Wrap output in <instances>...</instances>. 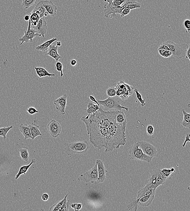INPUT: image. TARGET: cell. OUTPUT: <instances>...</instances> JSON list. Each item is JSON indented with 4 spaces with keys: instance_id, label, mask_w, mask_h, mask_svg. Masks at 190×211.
<instances>
[{
    "instance_id": "6da1fadb",
    "label": "cell",
    "mask_w": 190,
    "mask_h": 211,
    "mask_svg": "<svg viewBox=\"0 0 190 211\" xmlns=\"http://www.w3.org/2000/svg\"><path fill=\"white\" fill-rule=\"evenodd\" d=\"M66 152L68 154H81L86 153L89 150V145L86 140L64 143Z\"/></svg>"
},
{
    "instance_id": "7a4b0ae2",
    "label": "cell",
    "mask_w": 190,
    "mask_h": 211,
    "mask_svg": "<svg viewBox=\"0 0 190 211\" xmlns=\"http://www.w3.org/2000/svg\"><path fill=\"white\" fill-rule=\"evenodd\" d=\"M98 102L105 111H122V109H125L127 112L129 111V108L121 105L120 101L115 97H108L105 100H98Z\"/></svg>"
},
{
    "instance_id": "3957f363",
    "label": "cell",
    "mask_w": 190,
    "mask_h": 211,
    "mask_svg": "<svg viewBox=\"0 0 190 211\" xmlns=\"http://www.w3.org/2000/svg\"><path fill=\"white\" fill-rule=\"evenodd\" d=\"M165 43L167 47V50L172 52L173 57L180 59L185 56L186 52L189 45L187 44L178 45L170 40H168Z\"/></svg>"
},
{
    "instance_id": "277c9868",
    "label": "cell",
    "mask_w": 190,
    "mask_h": 211,
    "mask_svg": "<svg viewBox=\"0 0 190 211\" xmlns=\"http://www.w3.org/2000/svg\"><path fill=\"white\" fill-rule=\"evenodd\" d=\"M129 158L151 163L152 158L144 154L139 147L138 142H136L129 148Z\"/></svg>"
},
{
    "instance_id": "5b68a950",
    "label": "cell",
    "mask_w": 190,
    "mask_h": 211,
    "mask_svg": "<svg viewBox=\"0 0 190 211\" xmlns=\"http://www.w3.org/2000/svg\"><path fill=\"white\" fill-rule=\"evenodd\" d=\"M98 179L97 164L95 163L94 166L86 173L81 174L78 177V180L84 182H90L95 183Z\"/></svg>"
},
{
    "instance_id": "8992f818",
    "label": "cell",
    "mask_w": 190,
    "mask_h": 211,
    "mask_svg": "<svg viewBox=\"0 0 190 211\" xmlns=\"http://www.w3.org/2000/svg\"><path fill=\"white\" fill-rule=\"evenodd\" d=\"M112 0H104L105 2L108 3V4L104 5V13L105 17L107 18L110 15H111L110 18L114 16H116V13L120 14L122 11L125 9L123 5L114 7L112 5Z\"/></svg>"
},
{
    "instance_id": "52a82bcc",
    "label": "cell",
    "mask_w": 190,
    "mask_h": 211,
    "mask_svg": "<svg viewBox=\"0 0 190 211\" xmlns=\"http://www.w3.org/2000/svg\"><path fill=\"white\" fill-rule=\"evenodd\" d=\"M28 21V27L27 31L24 32V35L22 38L19 39V41L21 42L20 45H23L24 42L28 43L29 41L31 43L32 42L33 39L37 36L39 37L42 36L31 27V22L30 20Z\"/></svg>"
},
{
    "instance_id": "ba28073f",
    "label": "cell",
    "mask_w": 190,
    "mask_h": 211,
    "mask_svg": "<svg viewBox=\"0 0 190 211\" xmlns=\"http://www.w3.org/2000/svg\"><path fill=\"white\" fill-rule=\"evenodd\" d=\"M137 142L139 147L146 155L152 158L156 156L157 151L155 146L148 142L140 141Z\"/></svg>"
},
{
    "instance_id": "9c48e42d",
    "label": "cell",
    "mask_w": 190,
    "mask_h": 211,
    "mask_svg": "<svg viewBox=\"0 0 190 211\" xmlns=\"http://www.w3.org/2000/svg\"><path fill=\"white\" fill-rule=\"evenodd\" d=\"M47 129L51 136L54 138L60 136L62 130L61 125L58 121L53 119L47 125Z\"/></svg>"
},
{
    "instance_id": "30bf717a",
    "label": "cell",
    "mask_w": 190,
    "mask_h": 211,
    "mask_svg": "<svg viewBox=\"0 0 190 211\" xmlns=\"http://www.w3.org/2000/svg\"><path fill=\"white\" fill-rule=\"evenodd\" d=\"M116 96L122 100H126L129 96V92L126 88V83L123 81H120L115 86Z\"/></svg>"
},
{
    "instance_id": "8fae6325",
    "label": "cell",
    "mask_w": 190,
    "mask_h": 211,
    "mask_svg": "<svg viewBox=\"0 0 190 211\" xmlns=\"http://www.w3.org/2000/svg\"><path fill=\"white\" fill-rule=\"evenodd\" d=\"M67 98V95L64 94L55 100L54 102L56 109L62 115H64L65 114Z\"/></svg>"
},
{
    "instance_id": "7c38bea8",
    "label": "cell",
    "mask_w": 190,
    "mask_h": 211,
    "mask_svg": "<svg viewBox=\"0 0 190 211\" xmlns=\"http://www.w3.org/2000/svg\"><path fill=\"white\" fill-rule=\"evenodd\" d=\"M97 164L98 173V179L95 184L103 183L105 179L106 173L107 171L104 166V163L101 160L98 159L96 161Z\"/></svg>"
},
{
    "instance_id": "4fadbf2b",
    "label": "cell",
    "mask_w": 190,
    "mask_h": 211,
    "mask_svg": "<svg viewBox=\"0 0 190 211\" xmlns=\"http://www.w3.org/2000/svg\"><path fill=\"white\" fill-rule=\"evenodd\" d=\"M32 28H33L38 34L42 36L43 38H44V36L46 34L48 29L47 24L44 18H41L37 23V25Z\"/></svg>"
},
{
    "instance_id": "5bb4252c",
    "label": "cell",
    "mask_w": 190,
    "mask_h": 211,
    "mask_svg": "<svg viewBox=\"0 0 190 211\" xmlns=\"http://www.w3.org/2000/svg\"><path fill=\"white\" fill-rule=\"evenodd\" d=\"M43 5L47 12L52 17L55 16L57 13V7L53 3L52 1L49 0H43Z\"/></svg>"
},
{
    "instance_id": "9a60e30c",
    "label": "cell",
    "mask_w": 190,
    "mask_h": 211,
    "mask_svg": "<svg viewBox=\"0 0 190 211\" xmlns=\"http://www.w3.org/2000/svg\"><path fill=\"white\" fill-rule=\"evenodd\" d=\"M59 47L55 45H52L49 46L46 55L51 56L55 59L56 62L59 61V59H62V56L58 53Z\"/></svg>"
},
{
    "instance_id": "2e32d148",
    "label": "cell",
    "mask_w": 190,
    "mask_h": 211,
    "mask_svg": "<svg viewBox=\"0 0 190 211\" xmlns=\"http://www.w3.org/2000/svg\"><path fill=\"white\" fill-rule=\"evenodd\" d=\"M155 189L151 188V187L146 185L145 187L139 190L137 193L136 199L139 200L141 197L150 195H155Z\"/></svg>"
},
{
    "instance_id": "e0dca14e",
    "label": "cell",
    "mask_w": 190,
    "mask_h": 211,
    "mask_svg": "<svg viewBox=\"0 0 190 211\" xmlns=\"http://www.w3.org/2000/svg\"><path fill=\"white\" fill-rule=\"evenodd\" d=\"M116 121L118 125L122 127L126 128L127 121L124 113L123 111H117L116 117Z\"/></svg>"
},
{
    "instance_id": "ac0fdd59",
    "label": "cell",
    "mask_w": 190,
    "mask_h": 211,
    "mask_svg": "<svg viewBox=\"0 0 190 211\" xmlns=\"http://www.w3.org/2000/svg\"><path fill=\"white\" fill-rule=\"evenodd\" d=\"M155 195L146 196L138 200V205L142 207H148L152 203Z\"/></svg>"
},
{
    "instance_id": "d6986e66",
    "label": "cell",
    "mask_w": 190,
    "mask_h": 211,
    "mask_svg": "<svg viewBox=\"0 0 190 211\" xmlns=\"http://www.w3.org/2000/svg\"><path fill=\"white\" fill-rule=\"evenodd\" d=\"M20 131L21 132L24 137L25 140L28 139H33L29 125L26 124H21L19 126Z\"/></svg>"
},
{
    "instance_id": "ffe728a7",
    "label": "cell",
    "mask_w": 190,
    "mask_h": 211,
    "mask_svg": "<svg viewBox=\"0 0 190 211\" xmlns=\"http://www.w3.org/2000/svg\"><path fill=\"white\" fill-rule=\"evenodd\" d=\"M57 38H53L48 40L45 41L42 45H38L35 48V49L41 51L43 52H46L48 50L49 46L52 45L53 42L57 41Z\"/></svg>"
},
{
    "instance_id": "44dd1931",
    "label": "cell",
    "mask_w": 190,
    "mask_h": 211,
    "mask_svg": "<svg viewBox=\"0 0 190 211\" xmlns=\"http://www.w3.org/2000/svg\"><path fill=\"white\" fill-rule=\"evenodd\" d=\"M36 162V160L35 159H33L32 160L31 162H30L28 165H23L20 166V169H19L18 172L17 174L16 175L15 179L16 180H18V178L20 177V176L22 174L25 175L26 173L28 171V169H29V168L31 166V165H32L33 164L35 163Z\"/></svg>"
},
{
    "instance_id": "7402d4cb",
    "label": "cell",
    "mask_w": 190,
    "mask_h": 211,
    "mask_svg": "<svg viewBox=\"0 0 190 211\" xmlns=\"http://www.w3.org/2000/svg\"><path fill=\"white\" fill-rule=\"evenodd\" d=\"M29 125V127L30 131H31L32 136L33 139L34 140L36 137L38 136H42V134L39 129V126L33 122H32Z\"/></svg>"
},
{
    "instance_id": "603a6c76",
    "label": "cell",
    "mask_w": 190,
    "mask_h": 211,
    "mask_svg": "<svg viewBox=\"0 0 190 211\" xmlns=\"http://www.w3.org/2000/svg\"><path fill=\"white\" fill-rule=\"evenodd\" d=\"M35 69L37 76L40 78L46 76H55V74L49 73L43 67H35Z\"/></svg>"
},
{
    "instance_id": "cb8c5ba5",
    "label": "cell",
    "mask_w": 190,
    "mask_h": 211,
    "mask_svg": "<svg viewBox=\"0 0 190 211\" xmlns=\"http://www.w3.org/2000/svg\"><path fill=\"white\" fill-rule=\"evenodd\" d=\"M43 0H42L39 2L36 5L35 8L32 11V12H35L39 15L41 18L44 17V16L45 12H46L45 8L43 5Z\"/></svg>"
},
{
    "instance_id": "d4e9b609",
    "label": "cell",
    "mask_w": 190,
    "mask_h": 211,
    "mask_svg": "<svg viewBox=\"0 0 190 211\" xmlns=\"http://www.w3.org/2000/svg\"><path fill=\"white\" fill-rule=\"evenodd\" d=\"M125 8H129L131 9H134L141 8V4L137 2L136 0H125L123 3Z\"/></svg>"
},
{
    "instance_id": "484cf974",
    "label": "cell",
    "mask_w": 190,
    "mask_h": 211,
    "mask_svg": "<svg viewBox=\"0 0 190 211\" xmlns=\"http://www.w3.org/2000/svg\"><path fill=\"white\" fill-rule=\"evenodd\" d=\"M183 114V119L182 122L181 123V125L184 128H190V113H187L185 110H182Z\"/></svg>"
},
{
    "instance_id": "4316f807",
    "label": "cell",
    "mask_w": 190,
    "mask_h": 211,
    "mask_svg": "<svg viewBox=\"0 0 190 211\" xmlns=\"http://www.w3.org/2000/svg\"><path fill=\"white\" fill-rule=\"evenodd\" d=\"M100 104H95L90 102L87 105V109L86 110L88 115L93 114L100 109Z\"/></svg>"
},
{
    "instance_id": "83f0119b",
    "label": "cell",
    "mask_w": 190,
    "mask_h": 211,
    "mask_svg": "<svg viewBox=\"0 0 190 211\" xmlns=\"http://www.w3.org/2000/svg\"><path fill=\"white\" fill-rule=\"evenodd\" d=\"M20 158L25 162H28L29 160L30 155L27 147H23L20 149Z\"/></svg>"
},
{
    "instance_id": "f1b7e54d",
    "label": "cell",
    "mask_w": 190,
    "mask_h": 211,
    "mask_svg": "<svg viewBox=\"0 0 190 211\" xmlns=\"http://www.w3.org/2000/svg\"><path fill=\"white\" fill-rule=\"evenodd\" d=\"M41 18L40 16L38 13L35 12H31L30 13V20L31 22V27H33L36 26L37 23Z\"/></svg>"
},
{
    "instance_id": "f546056e",
    "label": "cell",
    "mask_w": 190,
    "mask_h": 211,
    "mask_svg": "<svg viewBox=\"0 0 190 211\" xmlns=\"http://www.w3.org/2000/svg\"><path fill=\"white\" fill-rule=\"evenodd\" d=\"M67 196H68V194H66V195L65 196V197H64V198H63V199L61 200V201H59V202H56V203L54 204L53 205H52V206L50 207V208H49V211H59V209L61 208L62 205H63V203H64V201L67 200Z\"/></svg>"
},
{
    "instance_id": "4dcf8cb0",
    "label": "cell",
    "mask_w": 190,
    "mask_h": 211,
    "mask_svg": "<svg viewBox=\"0 0 190 211\" xmlns=\"http://www.w3.org/2000/svg\"><path fill=\"white\" fill-rule=\"evenodd\" d=\"M138 205V200L136 198V199L129 201L128 203L127 208L129 210L133 209L134 210L137 211Z\"/></svg>"
},
{
    "instance_id": "1f68e13d",
    "label": "cell",
    "mask_w": 190,
    "mask_h": 211,
    "mask_svg": "<svg viewBox=\"0 0 190 211\" xmlns=\"http://www.w3.org/2000/svg\"><path fill=\"white\" fill-rule=\"evenodd\" d=\"M133 90H134L135 94H136V97L139 101L140 102L141 107H143L145 106L146 104V101L145 99L143 98L139 92L138 89L137 88H136Z\"/></svg>"
},
{
    "instance_id": "d6a6232c",
    "label": "cell",
    "mask_w": 190,
    "mask_h": 211,
    "mask_svg": "<svg viewBox=\"0 0 190 211\" xmlns=\"http://www.w3.org/2000/svg\"><path fill=\"white\" fill-rule=\"evenodd\" d=\"M13 125L9 127L0 128V136L3 137L4 140L6 139L7 135L11 129L13 128Z\"/></svg>"
},
{
    "instance_id": "836d02e7",
    "label": "cell",
    "mask_w": 190,
    "mask_h": 211,
    "mask_svg": "<svg viewBox=\"0 0 190 211\" xmlns=\"http://www.w3.org/2000/svg\"><path fill=\"white\" fill-rule=\"evenodd\" d=\"M37 0H23L22 6L24 9H27L33 5Z\"/></svg>"
},
{
    "instance_id": "e575fe53",
    "label": "cell",
    "mask_w": 190,
    "mask_h": 211,
    "mask_svg": "<svg viewBox=\"0 0 190 211\" xmlns=\"http://www.w3.org/2000/svg\"><path fill=\"white\" fill-rule=\"evenodd\" d=\"M158 53L162 57L165 58H168L172 56V54L170 50H167L164 49H158Z\"/></svg>"
},
{
    "instance_id": "d590c367",
    "label": "cell",
    "mask_w": 190,
    "mask_h": 211,
    "mask_svg": "<svg viewBox=\"0 0 190 211\" xmlns=\"http://www.w3.org/2000/svg\"><path fill=\"white\" fill-rule=\"evenodd\" d=\"M161 171H162V173H163L166 179H167L169 177H170L172 173H173V172H175V170L174 168L172 167L169 168V169L164 168V169L161 170Z\"/></svg>"
},
{
    "instance_id": "8d00e7d4",
    "label": "cell",
    "mask_w": 190,
    "mask_h": 211,
    "mask_svg": "<svg viewBox=\"0 0 190 211\" xmlns=\"http://www.w3.org/2000/svg\"><path fill=\"white\" fill-rule=\"evenodd\" d=\"M106 93L108 97H115L116 96V90L115 88L110 87L107 89Z\"/></svg>"
},
{
    "instance_id": "74e56055",
    "label": "cell",
    "mask_w": 190,
    "mask_h": 211,
    "mask_svg": "<svg viewBox=\"0 0 190 211\" xmlns=\"http://www.w3.org/2000/svg\"><path fill=\"white\" fill-rule=\"evenodd\" d=\"M167 179L165 178L158 177L156 180L155 183V187L156 189L159 186L162 185L165 183Z\"/></svg>"
},
{
    "instance_id": "f35d334b",
    "label": "cell",
    "mask_w": 190,
    "mask_h": 211,
    "mask_svg": "<svg viewBox=\"0 0 190 211\" xmlns=\"http://www.w3.org/2000/svg\"><path fill=\"white\" fill-rule=\"evenodd\" d=\"M70 204V201L69 200L67 201V200L64 201V203H63V205H62L61 208L59 209V211H67L69 210V205Z\"/></svg>"
},
{
    "instance_id": "ab89813d",
    "label": "cell",
    "mask_w": 190,
    "mask_h": 211,
    "mask_svg": "<svg viewBox=\"0 0 190 211\" xmlns=\"http://www.w3.org/2000/svg\"><path fill=\"white\" fill-rule=\"evenodd\" d=\"M55 69L57 71L60 72V76L62 77L63 76V65L60 62H56L55 63Z\"/></svg>"
},
{
    "instance_id": "60d3db41",
    "label": "cell",
    "mask_w": 190,
    "mask_h": 211,
    "mask_svg": "<svg viewBox=\"0 0 190 211\" xmlns=\"http://www.w3.org/2000/svg\"><path fill=\"white\" fill-rule=\"evenodd\" d=\"M183 26L185 29L186 33H189L190 32V20L189 19H186L183 23Z\"/></svg>"
},
{
    "instance_id": "b9f144b4",
    "label": "cell",
    "mask_w": 190,
    "mask_h": 211,
    "mask_svg": "<svg viewBox=\"0 0 190 211\" xmlns=\"http://www.w3.org/2000/svg\"><path fill=\"white\" fill-rule=\"evenodd\" d=\"M154 130H155V129L152 125H149L147 126L146 132L148 136H152L154 134Z\"/></svg>"
},
{
    "instance_id": "7bdbcfd3",
    "label": "cell",
    "mask_w": 190,
    "mask_h": 211,
    "mask_svg": "<svg viewBox=\"0 0 190 211\" xmlns=\"http://www.w3.org/2000/svg\"><path fill=\"white\" fill-rule=\"evenodd\" d=\"M125 1V0H113L112 1V5L114 7L120 6Z\"/></svg>"
},
{
    "instance_id": "ee69618b",
    "label": "cell",
    "mask_w": 190,
    "mask_h": 211,
    "mask_svg": "<svg viewBox=\"0 0 190 211\" xmlns=\"http://www.w3.org/2000/svg\"><path fill=\"white\" fill-rule=\"evenodd\" d=\"M26 111L30 114L31 115H33L38 113V111L33 107H30L28 108H27Z\"/></svg>"
},
{
    "instance_id": "f6af8a7d",
    "label": "cell",
    "mask_w": 190,
    "mask_h": 211,
    "mask_svg": "<svg viewBox=\"0 0 190 211\" xmlns=\"http://www.w3.org/2000/svg\"><path fill=\"white\" fill-rule=\"evenodd\" d=\"M131 9H129V8H125V9L122 11V12H121L120 14L121 17L122 18L124 17V16L129 15L131 12Z\"/></svg>"
},
{
    "instance_id": "bcb514c9",
    "label": "cell",
    "mask_w": 190,
    "mask_h": 211,
    "mask_svg": "<svg viewBox=\"0 0 190 211\" xmlns=\"http://www.w3.org/2000/svg\"><path fill=\"white\" fill-rule=\"evenodd\" d=\"M190 135L189 134H188L186 135V136L185 140H184V143H183L182 144V146L183 147H185L186 144V143L187 142H190Z\"/></svg>"
},
{
    "instance_id": "7dc6e473",
    "label": "cell",
    "mask_w": 190,
    "mask_h": 211,
    "mask_svg": "<svg viewBox=\"0 0 190 211\" xmlns=\"http://www.w3.org/2000/svg\"><path fill=\"white\" fill-rule=\"evenodd\" d=\"M185 57L186 58L188 59V60L190 61V46L188 45V49H187L186 52Z\"/></svg>"
},
{
    "instance_id": "c3c4849f",
    "label": "cell",
    "mask_w": 190,
    "mask_h": 211,
    "mask_svg": "<svg viewBox=\"0 0 190 211\" xmlns=\"http://www.w3.org/2000/svg\"><path fill=\"white\" fill-rule=\"evenodd\" d=\"M49 196L48 194L46 193H44L42 195V198L43 200L44 201H47L49 200Z\"/></svg>"
},
{
    "instance_id": "681fc988",
    "label": "cell",
    "mask_w": 190,
    "mask_h": 211,
    "mask_svg": "<svg viewBox=\"0 0 190 211\" xmlns=\"http://www.w3.org/2000/svg\"><path fill=\"white\" fill-rule=\"evenodd\" d=\"M82 206V205L81 203H76L75 204V208H74V209L75 211H79L80 209H81Z\"/></svg>"
},
{
    "instance_id": "f907efd6",
    "label": "cell",
    "mask_w": 190,
    "mask_h": 211,
    "mask_svg": "<svg viewBox=\"0 0 190 211\" xmlns=\"http://www.w3.org/2000/svg\"><path fill=\"white\" fill-rule=\"evenodd\" d=\"M89 99H90V100L91 101H92V102H94V103H95L96 104H99L98 102V101L96 100L95 98L94 97V96H89Z\"/></svg>"
},
{
    "instance_id": "816d5d0a",
    "label": "cell",
    "mask_w": 190,
    "mask_h": 211,
    "mask_svg": "<svg viewBox=\"0 0 190 211\" xmlns=\"http://www.w3.org/2000/svg\"><path fill=\"white\" fill-rule=\"evenodd\" d=\"M77 64V61L75 59H73L70 61V64L72 66H75Z\"/></svg>"
},
{
    "instance_id": "f5cc1de1",
    "label": "cell",
    "mask_w": 190,
    "mask_h": 211,
    "mask_svg": "<svg viewBox=\"0 0 190 211\" xmlns=\"http://www.w3.org/2000/svg\"><path fill=\"white\" fill-rule=\"evenodd\" d=\"M24 20L26 21H29L30 20V16L28 15H26L24 17Z\"/></svg>"
},
{
    "instance_id": "db71d44e",
    "label": "cell",
    "mask_w": 190,
    "mask_h": 211,
    "mask_svg": "<svg viewBox=\"0 0 190 211\" xmlns=\"http://www.w3.org/2000/svg\"><path fill=\"white\" fill-rule=\"evenodd\" d=\"M62 45L61 42L60 41H58V42H56V46L60 47Z\"/></svg>"
},
{
    "instance_id": "11a10c76",
    "label": "cell",
    "mask_w": 190,
    "mask_h": 211,
    "mask_svg": "<svg viewBox=\"0 0 190 211\" xmlns=\"http://www.w3.org/2000/svg\"><path fill=\"white\" fill-rule=\"evenodd\" d=\"M75 204H76V203H75L72 204H71V207L72 208H73V209H74V208H75Z\"/></svg>"
},
{
    "instance_id": "9f6ffc18",
    "label": "cell",
    "mask_w": 190,
    "mask_h": 211,
    "mask_svg": "<svg viewBox=\"0 0 190 211\" xmlns=\"http://www.w3.org/2000/svg\"><path fill=\"white\" fill-rule=\"evenodd\" d=\"M49 13H48L47 12H45V14H44V16H49Z\"/></svg>"
}]
</instances>
